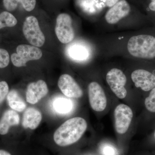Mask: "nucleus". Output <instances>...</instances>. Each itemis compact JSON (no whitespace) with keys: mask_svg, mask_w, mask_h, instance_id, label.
<instances>
[{"mask_svg":"<svg viewBox=\"0 0 155 155\" xmlns=\"http://www.w3.org/2000/svg\"><path fill=\"white\" fill-rule=\"evenodd\" d=\"M6 101L11 109L16 112H22L26 108V104L16 90L10 91Z\"/></svg>","mask_w":155,"mask_h":155,"instance_id":"nucleus-16","label":"nucleus"},{"mask_svg":"<svg viewBox=\"0 0 155 155\" xmlns=\"http://www.w3.org/2000/svg\"><path fill=\"white\" fill-rule=\"evenodd\" d=\"M130 5L125 0H121L108 10L105 15L106 21L110 24L119 22L129 14Z\"/></svg>","mask_w":155,"mask_h":155,"instance_id":"nucleus-12","label":"nucleus"},{"mask_svg":"<svg viewBox=\"0 0 155 155\" xmlns=\"http://www.w3.org/2000/svg\"><path fill=\"white\" fill-rule=\"evenodd\" d=\"M144 108L148 114L155 115V87L149 92L144 101Z\"/></svg>","mask_w":155,"mask_h":155,"instance_id":"nucleus-20","label":"nucleus"},{"mask_svg":"<svg viewBox=\"0 0 155 155\" xmlns=\"http://www.w3.org/2000/svg\"><path fill=\"white\" fill-rule=\"evenodd\" d=\"M20 123V117L16 111L8 109L3 113L0 118V135L8 134L13 126H17Z\"/></svg>","mask_w":155,"mask_h":155,"instance_id":"nucleus-13","label":"nucleus"},{"mask_svg":"<svg viewBox=\"0 0 155 155\" xmlns=\"http://www.w3.org/2000/svg\"><path fill=\"white\" fill-rule=\"evenodd\" d=\"M152 138L153 139V141L155 143V127L153 131L152 137Z\"/></svg>","mask_w":155,"mask_h":155,"instance_id":"nucleus-27","label":"nucleus"},{"mask_svg":"<svg viewBox=\"0 0 155 155\" xmlns=\"http://www.w3.org/2000/svg\"><path fill=\"white\" fill-rule=\"evenodd\" d=\"M133 117L131 108L124 104L118 105L114 110L115 128L117 133L124 134L127 132Z\"/></svg>","mask_w":155,"mask_h":155,"instance_id":"nucleus-7","label":"nucleus"},{"mask_svg":"<svg viewBox=\"0 0 155 155\" xmlns=\"http://www.w3.org/2000/svg\"><path fill=\"white\" fill-rule=\"evenodd\" d=\"M17 23V19L11 13L3 11L0 14V29L5 27H14Z\"/></svg>","mask_w":155,"mask_h":155,"instance_id":"nucleus-19","label":"nucleus"},{"mask_svg":"<svg viewBox=\"0 0 155 155\" xmlns=\"http://www.w3.org/2000/svg\"><path fill=\"white\" fill-rule=\"evenodd\" d=\"M67 53L69 58L77 61H86L90 55L89 48L86 45L79 43L70 45L67 48Z\"/></svg>","mask_w":155,"mask_h":155,"instance_id":"nucleus-15","label":"nucleus"},{"mask_svg":"<svg viewBox=\"0 0 155 155\" xmlns=\"http://www.w3.org/2000/svg\"><path fill=\"white\" fill-rule=\"evenodd\" d=\"M22 31L31 45L37 47H41L44 45L45 38L36 17L32 16L26 17L23 23Z\"/></svg>","mask_w":155,"mask_h":155,"instance_id":"nucleus-4","label":"nucleus"},{"mask_svg":"<svg viewBox=\"0 0 155 155\" xmlns=\"http://www.w3.org/2000/svg\"><path fill=\"white\" fill-rule=\"evenodd\" d=\"M106 80L116 96L121 99L125 98L127 94L125 87L127 78L122 70L116 68L111 69L107 73Z\"/></svg>","mask_w":155,"mask_h":155,"instance_id":"nucleus-6","label":"nucleus"},{"mask_svg":"<svg viewBox=\"0 0 155 155\" xmlns=\"http://www.w3.org/2000/svg\"><path fill=\"white\" fill-rule=\"evenodd\" d=\"M54 109L57 113L61 114H67L72 110L73 104L70 99L59 97L54 101Z\"/></svg>","mask_w":155,"mask_h":155,"instance_id":"nucleus-18","label":"nucleus"},{"mask_svg":"<svg viewBox=\"0 0 155 155\" xmlns=\"http://www.w3.org/2000/svg\"><path fill=\"white\" fill-rule=\"evenodd\" d=\"M0 155H15L14 151L11 150L10 148L7 147H0Z\"/></svg>","mask_w":155,"mask_h":155,"instance_id":"nucleus-24","label":"nucleus"},{"mask_svg":"<svg viewBox=\"0 0 155 155\" xmlns=\"http://www.w3.org/2000/svg\"><path fill=\"white\" fill-rule=\"evenodd\" d=\"M10 90L8 83L5 81H0V105L7 99Z\"/></svg>","mask_w":155,"mask_h":155,"instance_id":"nucleus-22","label":"nucleus"},{"mask_svg":"<svg viewBox=\"0 0 155 155\" xmlns=\"http://www.w3.org/2000/svg\"><path fill=\"white\" fill-rule=\"evenodd\" d=\"M131 77L136 87L142 91L149 92L155 87V75L149 71L136 69L132 72Z\"/></svg>","mask_w":155,"mask_h":155,"instance_id":"nucleus-10","label":"nucleus"},{"mask_svg":"<svg viewBox=\"0 0 155 155\" xmlns=\"http://www.w3.org/2000/svg\"><path fill=\"white\" fill-rule=\"evenodd\" d=\"M86 120L81 117L68 119L60 126L54 133L53 141L59 147L70 146L77 142L87 128Z\"/></svg>","mask_w":155,"mask_h":155,"instance_id":"nucleus-1","label":"nucleus"},{"mask_svg":"<svg viewBox=\"0 0 155 155\" xmlns=\"http://www.w3.org/2000/svg\"><path fill=\"white\" fill-rule=\"evenodd\" d=\"M149 8L151 11L155 12V0H151L149 5Z\"/></svg>","mask_w":155,"mask_h":155,"instance_id":"nucleus-26","label":"nucleus"},{"mask_svg":"<svg viewBox=\"0 0 155 155\" xmlns=\"http://www.w3.org/2000/svg\"><path fill=\"white\" fill-rule=\"evenodd\" d=\"M100 150L102 155H119L116 147L110 143H103L100 147Z\"/></svg>","mask_w":155,"mask_h":155,"instance_id":"nucleus-21","label":"nucleus"},{"mask_svg":"<svg viewBox=\"0 0 155 155\" xmlns=\"http://www.w3.org/2000/svg\"><path fill=\"white\" fill-rule=\"evenodd\" d=\"M120 1L121 0H105L106 4L107 7L111 8Z\"/></svg>","mask_w":155,"mask_h":155,"instance_id":"nucleus-25","label":"nucleus"},{"mask_svg":"<svg viewBox=\"0 0 155 155\" xmlns=\"http://www.w3.org/2000/svg\"><path fill=\"white\" fill-rule=\"evenodd\" d=\"M42 116L41 112L36 108H27L22 115V125L25 129L35 130L41 122Z\"/></svg>","mask_w":155,"mask_h":155,"instance_id":"nucleus-14","label":"nucleus"},{"mask_svg":"<svg viewBox=\"0 0 155 155\" xmlns=\"http://www.w3.org/2000/svg\"><path fill=\"white\" fill-rule=\"evenodd\" d=\"M10 56L7 50L0 48V69H4L8 66Z\"/></svg>","mask_w":155,"mask_h":155,"instance_id":"nucleus-23","label":"nucleus"},{"mask_svg":"<svg viewBox=\"0 0 155 155\" xmlns=\"http://www.w3.org/2000/svg\"><path fill=\"white\" fill-rule=\"evenodd\" d=\"M58 86L65 96L72 98H79L83 92L75 79L68 74L61 75L58 81Z\"/></svg>","mask_w":155,"mask_h":155,"instance_id":"nucleus-9","label":"nucleus"},{"mask_svg":"<svg viewBox=\"0 0 155 155\" xmlns=\"http://www.w3.org/2000/svg\"><path fill=\"white\" fill-rule=\"evenodd\" d=\"M130 54L141 59L155 58V37L147 35H140L130 38L127 43Z\"/></svg>","mask_w":155,"mask_h":155,"instance_id":"nucleus-2","label":"nucleus"},{"mask_svg":"<svg viewBox=\"0 0 155 155\" xmlns=\"http://www.w3.org/2000/svg\"><path fill=\"white\" fill-rule=\"evenodd\" d=\"M89 101L92 109L97 112H102L106 109L107 99L102 87L97 82H92L88 85Z\"/></svg>","mask_w":155,"mask_h":155,"instance_id":"nucleus-8","label":"nucleus"},{"mask_svg":"<svg viewBox=\"0 0 155 155\" xmlns=\"http://www.w3.org/2000/svg\"><path fill=\"white\" fill-rule=\"evenodd\" d=\"M72 23V18L68 14L62 13L57 17L55 31L57 38L62 43H69L74 39L75 32Z\"/></svg>","mask_w":155,"mask_h":155,"instance_id":"nucleus-5","label":"nucleus"},{"mask_svg":"<svg viewBox=\"0 0 155 155\" xmlns=\"http://www.w3.org/2000/svg\"><path fill=\"white\" fill-rule=\"evenodd\" d=\"M17 53L11 55V60L15 67H25L29 61H35L41 58L42 52L38 47L27 45H20L16 49Z\"/></svg>","mask_w":155,"mask_h":155,"instance_id":"nucleus-3","label":"nucleus"},{"mask_svg":"<svg viewBox=\"0 0 155 155\" xmlns=\"http://www.w3.org/2000/svg\"><path fill=\"white\" fill-rule=\"evenodd\" d=\"M5 8L9 11L16 10L19 5H21L25 11L30 12L33 11L36 5V0H3Z\"/></svg>","mask_w":155,"mask_h":155,"instance_id":"nucleus-17","label":"nucleus"},{"mask_svg":"<svg viewBox=\"0 0 155 155\" xmlns=\"http://www.w3.org/2000/svg\"><path fill=\"white\" fill-rule=\"evenodd\" d=\"M48 93L46 83L42 80L31 82L28 84L26 91V100L31 104H35Z\"/></svg>","mask_w":155,"mask_h":155,"instance_id":"nucleus-11","label":"nucleus"}]
</instances>
